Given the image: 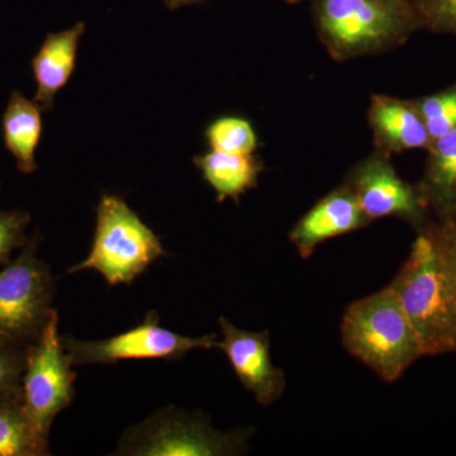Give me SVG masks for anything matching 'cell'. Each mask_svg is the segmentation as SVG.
Segmentation results:
<instances>
[{
    "mask_svg": "<svg viewBox=\"0 0 456 456\" xmlns=\"http://www.w3.org/2000/svg\"><path fill=\"white\" fill-rule=\"evenodd\" d=\"M165 255L160 237L137 213L122 198L104 194L98 204L90 253L68 273L94 270L110 285H130Z\"/></svg>",
    "mask_w": 456,
    "mask_h": 456,
    "instance_id": "277c9868",
    "label": "cell"
},
{
    "mask_svg": "<svg viewBox=\"0 0 456 456\" xmlns=\"http://www.w3.org/2000/svg\"><path fill=\"white\" fill-rule=\"evenodd\" d=\"M389 287L415 327L425 355L456 351V281L430 227L419 231Z\"/></svg>",
    "mask_w": 456,
    "mask_h": 456,
    "instance_id": "6da1fadb",
    "label": "cell"
},
{
    "mask_svg": "<svg viewBox=\"0 0 456 456\" xmlns=\"http://www.w3.org/2000/svg\"><path fill=\"white\" fill-rule=\"evenodd\" d=\"M28 347L0 342V406L20 403Z\"/></svg>",
    "mask_w": 456,
    "mask_h": 456,
    "instance_id": "ffe728a7",
    "label": "cell"
},
{
    "mask_svg": "<svg viewBox=\"0 0 456 456\" xmlns=\"http://www.w3.org/2000/svg\"><path fill=\"white\" fill-rule=\"evenodd\" d=\"M344 346L354 358L393 383L425 356L421 341L391 287L351 303L341 323Z\"/></svg>",
    "mask_w": 456,
    "mask_h": 456,
    "instance_id": "3957f363",
    "label": "cell"
},
{
    "mask_svg": "<svg viewBox=\"0 0 456 456\" xmlns=\"http://www.w3.org/2000/svg\"><path fill=\"white\" fill-rule=\"evenodd\" d=\"M62 342L73 365L116 364L123 360H182L191 351L217 349L218 336L209 334L189 338L160 326L158 312L150 311L142 323L104 340H77L62 336Z\"/></svg>",
    "mask_w": 456,
    "mask_h": 456,
    "instance_id": "ba28073f",
    "label": "cell"
},
{
    "mask_svg": "<svg viewBox=\"0 0 456 456\" xmlns=\"http://www.w3.org/2000/svg\"><path fill=\"white\" fill-rule=\"evenodd\" d=\"M49 454V439L36 430L22 404L0 406V456Z\"/></svg>",
    "mask_w": 456,
    "mask_h": 456,
    "instance_id": "e0dca14e",
    "label": "cell"
},
{
    "mask_svg": "<svg viewBox=\"0 0 456 456\" xmlns=\"http://www.w3.org/2000/svg\"><path fill=\"white\" fill-rule=\"evenodd\" d=\"M432 141L456 130V84L435 94L413 99Z\"/></svg>",
    "mask_w": 456,
    "mask_h": 456,
    "instance_id": "d6986e66",
    "label": "cell"
},
{
    "mask_svg": "<svg viewBox=\"0 0 456 456\" xmlns=\"http://www.w3.org/2000/svg\"><path fill=\"white\" fill-rule=\"evenodd\" d=\"M314 28L338 61L378 55L406 44L424 28L408 0H314Z\"/></svg>",
    "mask_w": 456,
    "mask_h": 456,
    "instance_id": "7a4b0ae2",
    "label": "cell"
},
{
    "mask_svg": "<svg viewBox=\"0 0 456 456\" xmlns=\"http://www.w3.org/2000/svg\"><path fill=\"white\" fill-rule=\"evenodd\" d=\"M84 32L86 25L79 22L65 31L49 33L33 57V77L37 86L33 101L40 104L42 110H53L57 92L70 80Z\"/></svg>",
    "mask_w": 456,
    "mask_h": 456,
    "instance_id": "4fadbf2b",
    "label": "cell"
},
{
    "mask_svg": "<svg viewBox=\"0 0 456 456\" xmlns=\"http://www.w3.org/2000/svg\"><path fill=\"white\" fill-rule=\"evenodd\" d=\"M193 163L216 191L218 202H224L227 198L237 200L246 191L256 187L264 170L263 163L254 154H227L213 150L196 156Z\"/></svg>",
    "mask_w": 456,
    "mask_h": 456,
    "instance_id": "9a60e30c",
    "label": "cell"
},
{
    "mask_svg": "<svg viewBox=\"0 0 456 456\" xmlns=\"http://www.w3.org/2000/svg\"><path fill=\"white\" fill-rule=\"evenodd\" d=\"M0 188H2V183H0Z\"/></svg>",
    "mask_w": 456,
    "mask_h": 456,
    "instance_id": "83f0119b",
    "label": "cell"
},
{
    "mask_svg": "<svg viewBox=\"0 0 456 456\" xmlns=\"http://www.w3.org/2000/svg\"><path fill=\"white\" fill-rule=\"evenodd\" d=\"M207 141L213 151L250 155L259 146L256 132L251 123L241 117H221L208 126Z\"/></svg>",
    "mask_w": 456,
    "mask_h": 456,
    "instance_id": "ac0fdd59",
    "label": "cell"
},
{
    "mask_svg": "<svg viewBox=\"0 0 456 456\" xmlns=\"http://www.w3.org/2000/svg\"><path fill=\"white\" fill-rule=\"evenodd\" d=\"M377 151L384 155L430 149L428 126L412 101L373 95L368 110Z\"/></svg>",
    "mask_w": 456,
    "mask_h": 456,
    "instance_id": "7c38bea8",
    "label": "cell"
},
{
    "mask_svg": "<svg viewBox=\"0 0 456 456\" xmlns=\"http://www.w3.org/2000/svg\"><path fill=\"white\" fill-rule=\"evenodd\" d=\"M31 215L22 209L0 211V268L7 265L12 254L27 244L26 231Z\"/></svg>",
    "mask_w": 456,
    "mask_h": 456,
    "instance_id": "44dd1931",
    "label": "cell"
},
{
    "mask_svg": "<svg viewBox=\"0 0 456 456\" xmlns=\"http://www.w3.org/2000/svg\"><path fill=\"white\" fill-rule=\"evenodd\" d=\"M42 112L35 101L13 90L3 114V139L22 174L37 170L36 150L42 136Z\"/></svg>",
    "mask_w": 456,
    "mask_h": 456,
    "instance_id": "5bb4252c",
    "label": "cell"
},
{
    "mask_svg": "<svg viewBox=\"0 0 456 456\" xmlns=\"http://www.w3.org/2000/svg\"><path fill=\"white\" fill-rule=\"evenodd\" d=\"M408 2L413 3V4L417 5V3H419V0H408Z\"/></svg>",
    "mask_w": 456,
    "mask_h": 456,
    "instance_id": "4316f807",
    "label": "cell"
},
{
    "mask_svg": "<svg viewBox=\"0 0 456 456\" xmlns=\"http://www.w3.org/2000/svg\"><path fill=\"white\" fill-rule=\"evenodd\" d=\"M37 248L36 232L16 259L0 268V342L28 347L55 310V279Z\"/></svg>",
    "mask_w": 456,
    "mask_h": 456,
    "instance_id": "5b68a950",
    "label": "cell"
},
{
    "mask_svg": "<svg viewBox=\"0 0 456 456\" xmlns=\"http://www.w3.org/2000/svg\"><path fill=\"white\" fill-rule=\"evenodd\" d=\"M285 2L289 3V4H298V3L303 2V0H285ZM314 2V0H312Z\"/></svg>",
    "mask_w": 456,
    "mask_h": 456,
    "instance_id": "484cf974",
    "label": "cell"
},
{
    "mask_svg": "<svg viewBox=\"0 0 456 456\" xmlns=\"http://www.w3.org/2000/svg\"><path fill=\"white\" fill-rule=\"evenodd\" d=\"M421 184L428 208L440 218L449 217L456 202V130L431 142Z\"/></svg>",
    "mask_w": 456,
    "mask_h": 456,
    "instance_id": "2e32d148",
    "label": "cell"
},
{
    "mask_svg": "<svg viewBox=\"0 0 456 456\" xmlns=\"http://www.w3.org/2000/svg\"><path fill=\"white\" fill-rule=\"evenodd\" d=\"M222 340L217 349L224 351L242 386L257 403H274L285 389V375L270 358L269 331H246L220 318Z\"/></svg>",
    "mask_w": 456,
    "mask_h": 456,
    "instance_id": "30bf717a",
    "label": "cell"
},
{
    "mask_svg": "<svg viewBox=\"0 0 456 456\" xmlns=\"http://www.w3.org/2000/svg\"><path fill=\"white\" fill-rule=\"evenodd\" d=\"M245 431L215 430L202 415L169 408L134 426L119 443V452L142 456H221L241 454Z\"/></svg>",
    "mask_w": 456,
    "mask_h": 456,
    "instance_id": "8992f818",
    "label": "cell"
},
{
    "mask_svg": "<svg viewBox=\"0 0 456 456\" xmlns=\"http://www.w3.org/2000/svg\"><path fill=\"white\" fill-rule=\"evenodd\" d=\"M416 7L424 28L456 36V0H419Z\"/></svg>",
    "mask_w": 456,
    "mask_h": 456,
    "instance_id": "7402d4cb",
    "label": "cell"
},
{
    "mask_svg": "<svg viewBox=\"0 0 456 456\" xmlns=\"http://www.w3.org/2000/svg\"><path fill=\"white\" fill-rule=\"evenodd\" d=\"M347 185L369 220L395 217L422 228L428 206L419 187L398 175L388 155L377 151L354 167Z\"/></svg>",
    "mask_w": 456,
    "mask_h": 456,
    "instance_id": "9c48e42d",
    "label": "cell"
},
{
    "mask_svg": "<svg viewBox=\"0 0 456 456\" xmlns=\"http://www.w3.org/2000/svg\"><path fill=\"white\" fill-rule=\"evenodd\" d=\"M200 2V0H167V5L171 9L182 7V5L193 4V3Z\"/></svg>",
    "mask_w": 456,
    "mask_h": 456,
    "instance_id": "cb8c5ba5",
    "label": "cell"
},
{
    "mask_svg": "<svg viewBox=\"0 0 456 456\" xmlns=\"http://www.w3.org/2000/svg\"><path fill=\"white\" fill-rule=\"evenodd\" d=\"M370 224L353 191L344 184L318 200L294 224L289 240L302 259H308L318 245L362 230Z\"/></svg>",
    "mask_w": 456,
    "mask_h": 456,
    "instance_id": "8fae6325",
    "label": "cell"
},
{
    "mask_svg": "<svg viewBox=\"0 0 456 456\" xmlns=\"http://www.w3.org/2000/svg\"><path fill=\"white\" fill-rule=\"evenodd\" d=\"M73 367L60 336L59 314L53 310L40 338L27 350L20 398L29 421L46 439L56 416L73 402Z\"/></svg>",
    "mask_w": 456,
    "mask_h": 456,
    "instance_id": "52a82bcc",
    "label": "cell"
},
{
    "mask_svg": "<svg viewBox=\"0 0 456 456\" xmlns=\"http://www.w3.org/2000/svg\"><path fill=\"white\" fill-rule=\"evenodd\" d=\"M446 218H452V220H455L456 221V202L454 204V208H452V213H450L449 217H446Z\"/></svg>",
    "mask_w": 456,
    "mask_h": 456,
    "instance_id": "d4e9b609",
    "label": "cell"
},
{
    "mask_svg": "<svg viewBox=\"0 0 456 456\" xmlns=\"http://www.w3.org/2000/svg\"><path fill=\"white\" fill-rule=\"evenodd\" d=\"M430 230L456 281V221L440 218L439 224L430 226Z\"/></svg>",
    "mask_w": 456,
    "mask_h": 456,
    "instance_id": "603a6c76",
    "label": "cell"
}]
</instances>
